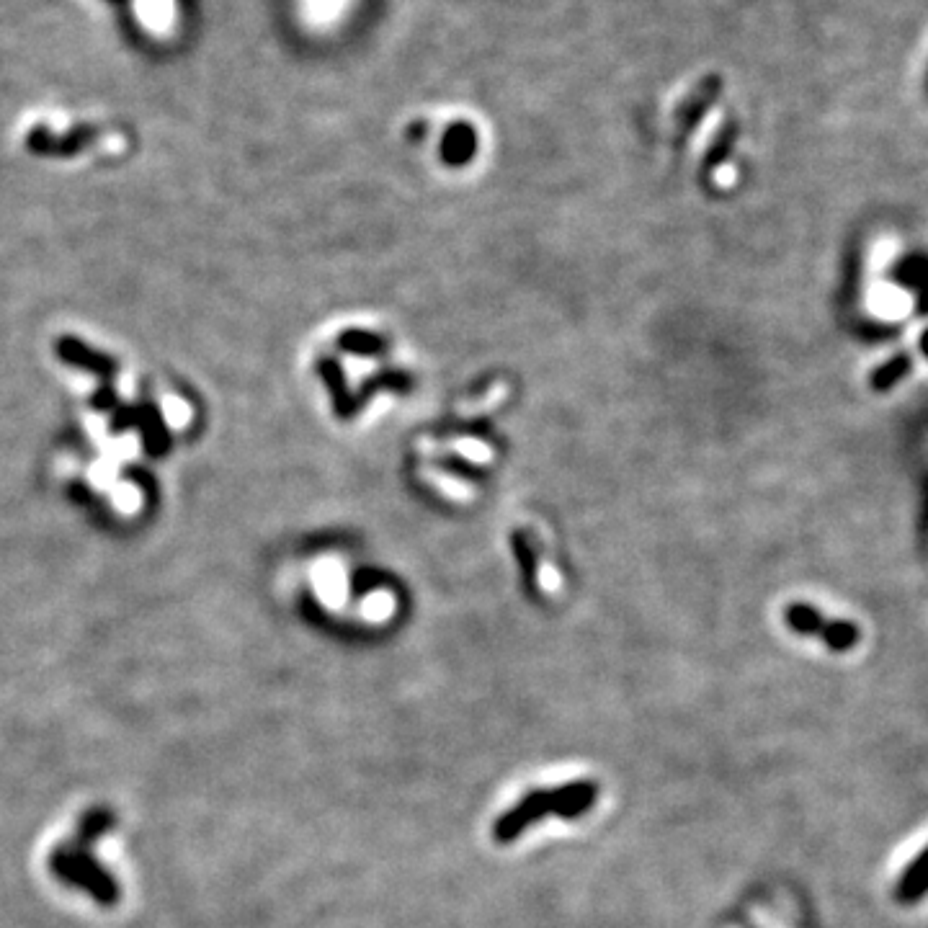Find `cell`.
I'll return each mask as SVG.
<instances>
[{
	"label": "cell",
	"mask_w": 928,
	"mask_h": 928,
	"mask_svg": "<svg viewBox=\"0 0 928 928\" xmlns=\"http://www.w3.org/2000/svg\"><path fill=\"white\" fill-rule=\"evenodd\" d=\"M124 825L111 805H83L49 831L39 849L42 877L80 910L109 913L127 903Z\"/></svg>",
	"instance_id": "obj_1"
},
{
	"label": "cell",
	"mask_w": 928,
	"mask_h": 928,
	"mask_svg": "<svg viewBox=\"0 0 928 928\" xmlns=\"http://www.w3.org/2000/svg\"><path fill=\"white\" fill-rule=\"evenodd\" d=\"M588 797H591V789H568V792L552 794V797H534L532 802H526L529 807H524L521 812H513L511 818L503 820L501 836H508V833L524 828L526 820H532L534 815H542L544 810H565V807L575 810V807L583 805Z\"/></svg>",
	"instance_id": "obj_2"
},
{
	"label": "cell",
	"mask_w": 928,
	"mask_h": 928,
	"mask_svg": "<svg viewBox=\"0 0 928 928\" xmlns=\"http://www.w3.org/2000/svg\"><path fill=\"white\" fill-rule=\"evenodd\" d=\"M928 895V846L910 861L905 872L900 874L895 885V900L903 905H913Z\"/></svg>",
	"instance_id": "obj_3"
},
{
	"label": "cell",
	"mask_w": 928,
	"mask_h": 928,
	"mask_svg": "<svg viewBox=\"0 0 928 928\" xmlns=\"http://www.w3.org/2000/svg\"><path fill=\"white\" fill-rule=\"evenodd\" d=\"M820 640H823L825 645L833 650V653H849V650H854L856 645H859L861 632L854 622H838V619H828Z\"/></svg>",
	"instance_id": "obj_4"
},
{
	"label": "cell",
	"mask_w": 928,
	"mask_h": 928,
	"mask_svg": "<svg viewBox=\"0 0 928 928\" xmlns=\"http://www.w3.org/2000/svg\"><path fill=\"white\" fill-rule=\"evenodd\" d=\"M787 624L794 629V632H800V635H823L825 624L828 619L820 614L815 606L810 604H792L787 609Z\"/></svg>",
	"instance_id": "obj_5"
},
{
	"label": "cell",
	"mask_w": 928,
	"mask_h": 928,
	"mask_svg": "<svg viewBox=\"0 0 928 928\" xmlns=\"http://www.w3.org/2000/svg\"><path fill=\"white\" fill-rule=\"evenodd\" d=\"M910 367H913V361H910V356H905V354L892 356V359L887 361V364H882V367L872 374V379H869V385H872V390H877V392L890 390V387L898 385L900 379L908 377Z\"/></svg>",
	"instance_id": "obj_6"
},
{
	"label": "cell",
	"mask_w": 928,
	"mask_h": 928,
	"mask_svg": "<svg viewBox=\"0 0 928 928\" xmlns=\"http://www.w3.org/2000/svg\"><path fill=\"white\" fill-rule=\"evenodd\" d=\"M343 8H346V0H305V16L318 26L333 24Z\"/></svg>",
	"instance_id": "obj_7"
},
{
	"label": "cell",
	"mask_w": 928,
	"mask_h": 928,
	"mask_svg": "<svg viewBox=\"0 0 928 928\" xmlns=\"http://www.w3.org/2000/svg\"><path fill=\"white\" fill-rule=\"evenodd\" d=\"M905 281L921 287V312H928V263L921 261V258L910 261L908 271H905Z\"/></svg>",
	"instance_id": "obj_8"
},
{
	"label": "cell",
	"mask_w": 928,
	"mask_h": 928,
	"mask_svg": "<svg viewBox=\"0 0 928 928\" xmlns=\"http://www.w3.org/2000/svg\"><path fill=\"white\" fill-rule=\"evenodd\" d=\"M921 348H923V354L928 356V330L923 333V338H921Z\"/></svg>",
	"instance_id": "obj_9"
}]
</instances>
